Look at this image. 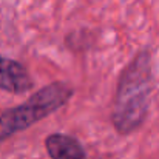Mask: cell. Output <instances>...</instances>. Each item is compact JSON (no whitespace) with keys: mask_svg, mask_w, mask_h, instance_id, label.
Listing matches in <instances>:
<instances>
[{"mask_svg":"<svg viewBox=\"0 0 159 159\" xmlns=\"http://www.w3.org/2000/svg\"><path fill=\"white\" fill-rule=\"evenodd\" d=\"M153 88L152 56L142 50L127 63L117 79L111 110V122L117 133L130 134L142 127L148 114Z\"/></svg>","mask_w":159,"mask_h":159,"instance_id":"obj_1","label":"cell"},{"mask_svg":"<svg viewBox=\"0 0 159 159\" xmlns=\"http://www.w3.org/2000/svg\"><path fill=\"white\" fill-rule=\"evenodd\" d=\"M73 98V88L65 82H51L37 90L23 104L5 110L0 114V144L12 134L30 128L53 114Z\"/></svg>","mask_w":159,"mask_h":159,"instance_id":"obj_2","label":"cell"},{"mask_svg":"<svg viewBox=\"0 0 159 159\" xmlns=\"http://www.w3.org/2000/svg\"><path fill=\"white\" fill-rule=\"evenodd\" d=\"M34 82L28 70L17 60L0 54V90L12 94H22L33 88Z\"/></svg>","mask_w":159,"mask_h":159,"instance_id":"obj_3","label":"cell"},{"mask_svg":"<svg viewBox=\"0 0 159 159\" xmlns=\"http://www.w3.org/2000/svg\"><path fill=\"white\" fill-rule=\"evenodd\" d=\"M45 148L51 159H88L82 144L70 134L51 133L45 139Z\"/></svg>","mask_w":159,"mask_h":159,"instance_id":"obj_4","label":"cell"}]
</instances>
